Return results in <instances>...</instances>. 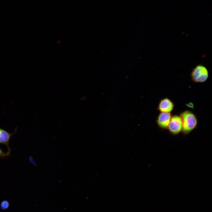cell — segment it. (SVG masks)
Segmentation results:
<instances>
[{
	"instance_id": "2",
	"label": "cell",
	"mask_w": 212,
	"mask_h": 212,
	"mask_svg": "<svg viewBox=\"0 0 212 212\" xmlns=\"http://www.w3.org/2000/svg\"><path fill=\"white\" fill-rule=\"evenodd\" d=\"M191 75L192 80L194 82H203L208 77V71L205 67L200 64L193 69Z\"/></svg>"
},
{
	"instance_id": "7",
	"label": "cell",
	"mask_w": 212,
	"mask_h": 212,
	"mask_svg": "<svg viewBox=\"0 0 212 212\" xmlns=\"http://www.w3.org/2000/svg\"><path fill=\"white\" fill-rule=\"evenodd\" d=\"M9 206V203L6 201H4L1 204V207L3 209L6 208Z\"/></svg>"
},
{
	"instance_id": "1",
	"label": "cell",
	"mask_w": 212,
	"mask_h": 212,
	"mask_svg": "<svg viewBox=\"0 0 212 212\" xmlns=\"http://www.w3.org/2000/svg\"><path fill=\"white\" fill-rule=\"evenodd\" d=\"M182 122L183 132L188 133L194 129L197 125V120L195 115L189 111H186L180 115Z\"/></svg>"
},
{
	"instance_id": "4",
	"label": "cell",
	"mask_w": 212,
	"mask_h": 212,
	"mask_svg": "<svg viewBox=\"0 0 212 212\" xmlns=\"http://www.w3.org/2000/svg\"><path fill=\"white\" fill-rule=\"evenodd\" d=\"M171 117L170 112H161L158 117L157 122L160 127L166 128L168 126Z\"/></svg>"
},
{
	"instance_id": "5",
	"label": "cell",
	"mask_w": 212,
	"mask_h": 212,
	"mask_svg": "<svg viewBox=\"0 0 212 212\" xmlns=\"http://www.w3.org/2000/svg\"><path fill=\"white\" fill-rule=\"evenodd\" d=\"M174 107L173 103L170 100L166 98L160 101L158 108L161 112H170L173 110Z\"/></svg>"
},
{
	"instance_id": "3",
	"label": "cell",
	"mask_w": 212,
	"mask_h": 212,
	"mask_svg": "<svg viewBox=\"0 0 212 212\" xmlns=\"http://www.w3.org/2000/svg\"><path fill=\"white\" fill-rule=\"evenodd\" d=\"M167 128L170 132L174 134L180 132L182 129V122L180 117L178 115L172 116Z\"/></svg>"
},
{
	"instance_id": "6",
	"label": "cell",
	"mask_w": 212,
	"mask_h": 212,
	"mask_svg": "<svg viewBox=\"0 0 212 212\" xmlns=\"http://www.w3.org/2000/svg\"><path fill=\"white\" fill-rule=\"evenodd\" d=\"M12 134L0 128V143L6 145L8 147V143Z\"/></svg>"
},
{
	"instance_id": "8",
	"label": "cell",
	"mask_w": 212,
	"mask_h": 212,
	"mask_svg": "<svg viewBox=\"0 0 212 212\" xmlns=\"http://www.w3.org/2000/svg\"><path fill=\"white\" fill-rule=\"evenodd\" d=\"M7 155H8V153H6L3 152L0 149V157H4Z\"/></svg>"
},
{
	"instance_id": "9",
	"label": "cell",
	"mask_w": 212,
	"mask_h": 212,
	"mask_svg": "<svg viewBox=\"0 0 212 212\" xmlns=\"http://www.w3.org/2000/svg\"><path fill=\"white\" fill-rule=\"evenodd\" d=\"M186 105L191 108H193V103H192L191 102H190L187 104H186Z\"/></svg>"
}]
</instances>
